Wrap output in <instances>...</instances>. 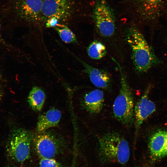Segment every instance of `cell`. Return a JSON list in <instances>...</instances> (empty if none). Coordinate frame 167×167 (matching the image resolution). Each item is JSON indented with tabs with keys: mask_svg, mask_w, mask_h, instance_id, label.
Returning a JSON list of instances; mask_svg holds the SVG:
<instances>
[{
	"mask_svg": "<svg viewBox=\"0 0 167 167\" xmlns=\"http://www.w3.org/2000/svg\"><path fill=\"white\" fill-rule=\"evenodd\" d=\"M98 155L103 162L125 165L128 161L130 150L124 137L117 132H107L98 139Z\"/></svg>",
	"mask_w": 167,
	"mask_h": 167,
	"instance_id": "obj_2",
	"label": "cell"
},
{
	"mask_svg": "<svg viewBox=\"0 0 167 167\" xmlns=\"http://www.w3.org/2000/svg\"><path fill=\"white\" fill-rule=\"evenodd\" d=\"M45 99L44 92L38 87H33L28 98V104L33 110L39 112L43 107Z\"/></svg>",
	"mask_w": 167,
	"mask_h": 167,
	"instance_id": "obj_14",
	"label": "cell"
},
{
	"mask_svg": "<svg viewBox=\"0 0 167 167\" xmlns=\"http://www.w3.org/2000/svg\"><path fill=\"white\" fill-rule=\"evenodd\" d=\"M150 157L157 161L167 156V130H157L151 134L148 143Z\"/></svg>",
	"mask_w": 167,
	"mask_h": 167,
	"instance_id": "obj_10",
	"label": "cell"
},
{
	"mask_svg": "<svg viewBox=\"0 0 167 167\" xmlns=\"http://www.w3.org/2000/svg\"><path fill=\"white\" fill-rule=\"evenodd\" d=\"M34 135L30 131L21 128L11 132L6 147L9 157L18 163L25 161L29 157L31 147Z\"/></svg>",
	"mask_w": 167,
	"mask_h": 167,
	"instance_id": "obj_4",
	"label": "cell"
},
{
	"mask_svg": "<svg viewBox=\"0 0 167 167\" xmlns=\"http://www.w3.org/2000/svg\"><path fill=\"white\" fill-rule=\"evenodd\" d=\"M93 17L96 27L101 35L109 37L113 35L115 28L114 17L110 8L105 2L101 1L96 4Z\"/></svg>",
	"mask_w": 167,
	"mask_h": 167,
	"instance_id": "obj_8",
	"label": "cell"
},
{
	"mask_svg": "<svg viewBox=\"0 0 167 167\" xmlns=\"http://www.w3.org/2000/svg\"><path fill=\"white\" fill-rule=\"evenodd\" d=\"M42 0H12L11 11L15 19L24 22L41 21Z\"/></svg>",
	"mask_w": 167,
	"mask_h": 167,
	"instance_id": "obj_7",
	"label": "cell"
},
{
	"mask_svg": "<svg viewBox=\"0 0 167 167\" xmlns=\"http://www.w3.org/2000/svg\"><path fill=\"white\" fill-rule=\"evenodd\" d=\"M87 52L90 58L95 60L102 58L107 53L105 45L97 40H94L90 44L87 49Z\"/></svg>",
	"mask_w": 167,
	"mask_h": 167,
	"instance_id": "obj_15",
	"label": "cell"
},
{
	"mask_svg": "<svg viewBox=\"0 0 167 167\" xmlns=\"http://www.w3.org/2000/svg\"><path fill=\"white\" fill-rule=\"evenodd\" d=\"M148 16H152L161 6L164 0H141Z\"/></svg>",
	"mask_w": 167,
	"mask_h": 167,
	"instance_id": "obj_17",
	"label": "cell"
},
{
	"mask_svg": "<svg viewBox=\"0 0 167 167\" xmlns=\"http://www.w3.org/2000/svg\"><path fill=\"white\" fill-rule=\"evenodd\" d=\"M40 167H65L54 158H40Z\"/></svg>",
	"mask_w": 167,
	"mask_h": 167,
	"instance_id": "obj_18",
	"label": "cell"
},
{
	"mask_svg": "<svg viewBox=\"0 0 167 167\" xmlns=\"http://www.w3.org/2000/svg\"><path fill=\"white\" fill-rule=\"evenodd\" d=\"M32 144L40 158H54L63 151L66 146L62 137L47 131L34 135Z\"/></svg>",
	"mask_w": 167,
	"mask_h": 167,
	"instance_id": "obj_5",
	"label": "cell"
},
{
	"mask_svg": "<svg viewBox=\"0 0 167 167\" xmlns=\"http://www.w3.org/2000/svg\"><path fill=\"white\" fill-rule=\"evenodd\" d=\"M125 39L130 47L132 62L137 72L145 73L160 63L152 48L137 28H131L128 29Z\"/></svg>",
	"mask_w": 167,
	"mask_h": 167,
	"instance_id": "obj_1",
	"label": "cell"
},
{
	"mask_svg": "<svg viewBox=\"0 0 167 167\" xmlns=\"http://www.w3.org/2000/svg\"><path fill=\"white\" fill-rule=\"evenodd\" d=\"M74 12V0H42L41 21L53 18L62 24L70 20Z\"/></svg>",
	"mask_w": 167,
	"mask_h": 167,
	"instance_id": "obj_6",
	"label": "cell"
},
{
	"mask_svg": "<svg viewBox=\"0 0 167 167\" xmlns=\"http://www.w3.org/2000/svg\"></svg>",
	"mask_w": 167,
	"mask_h": 167,
	"instance_id": "obj_20",
	"label": "cell"
},
{
	"mask_svg": "<svg viewBox=\"0 0 167 167\" xmlns=\"http://www.w3.org/2000/svg\"><path fill=\"white\" fill-rule=\"evenodd\" d=\"M151 89L149 85L135 106L134 116L135 118V138L144 121L156 110V105L149 99L148 94Z\"/></svg>",
	"mask_w": 167,
	"mask_h": 167,
	"instance_id": "obj_9",
	"label": "cell"
},
{
	"mask_svg": "<svg viewBox=\"0 0 167 167\" xmlns=\"http://www.w3.org/2000/svg\"><path fill=\"white\" fill-rule=\"evenodd\" d=\"M62 114L57 109L52 108L40 115L36 125L38 133L43 132L57 126L61 119Z\"/></svg>",
	"mask_w": 167,
	"mask_h": 167,
	"instance_id": "obj_13",
	"label": "cell"
},
{
	"mask_svg": "<svg viewBox=\"0 0 167 167\" xmlns=\"http://www.w3.org/2000/svg\"><path fill=\"white\" fill-rule=\"evenodd\" d=\"M0 27H1V25H0Z\"/></svg>",
	"mask_w": 167,
	"mask_h": 167,
	"instance_id": "obj_19",
	"label": "cell"
},
{
	"mask_svg": "<svg viewBox=\"0 0 167 167\" xmlns=\"http://www.w3.org/2000/svg\"><path fill=\"white\" fill-rule=\"evenodd\" d=\"M54 28L64 42L67 43H77L75 35L66 25L60 23Z\"/></svg>",
	"mask_w": 167,
	"mask_h": 167,
	"instance_id": "obj_16",
	"label": "cell"
},
{
	"mask_svg": "<svg viewBox=\"0 0 167 167\" xmlns=\"http://www.w3.org/2000/svg\"><path fill=\"white\" fill-rule=\"evenodd\" d=\"M112 59L118 67L121 77L119 92L113 104V113L117 120L123 125L129 126L134 120L133 96L122 66L115 59Z\"/></svg>",
	"mask_w": 167,
	"mask_h": 167,
	"instance_id": "obj_3",
	"label": "cell"
},
{
	"mask_svg": "<svg viewBox=\"0 0 167 167\" xmlns=\"http://www.w3.org/2000/svg\"><path fill=\"white\" fill-rule=\"evenodd\" d=\"M104 102V94L101 89L97 88L86 93L81 101L83 108L88 113L97 114L100 113Z\"/></svg>",
	"mask_w": 167,
	"mask_h": 167,
	"instance_id": "obj_11",
	"label": "cell"
},
{
	"mask_svg": "<svg viewBox=\"0 0 167 167\" xmlns=\"http://www.w3.org/2000/svg\"><path fill=\"white\" fill-rule=\"evenodd\" d=\"M85 68L92 84L98 88L106 89L110 86L111 82L109 75L105 71L94 67L84 61L77 58Z\"/></svg>",
	"mask_w": 167,
	"mask_h": 167,
	"instance_id": "obj_12",
	"label": "cell"
}]
</instances>
